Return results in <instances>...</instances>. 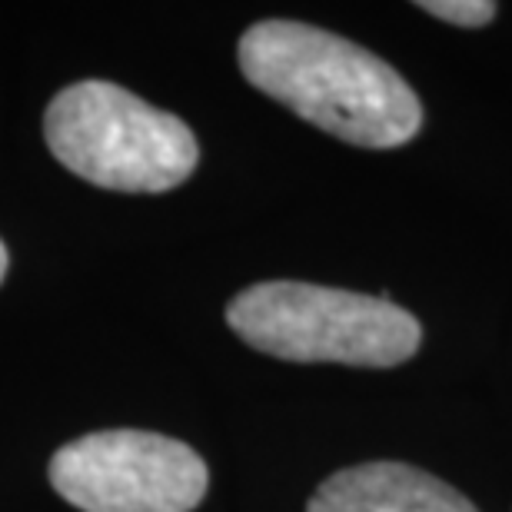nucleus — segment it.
Listing matches in <instances>:
<instances>
[{
  "label": "nucleus",
  "mask_w": 512,
  "mask_h": 512,
  "mask_svg": "<svg viewBox=\"0 0 512 512\" xmlns=\"http://www.w3.org/2000/svg\"><path fill=\"white\" fill-rule=\"evenodd\" d=\"M237 57L256 90L353 147L393 150L423 127L413 87L386 60L330 30L263 20L240 37Z\"/></svg>",
  "instance_id": "f257e3e1"
},
{
  "label": "nucleus",
  "mask_w": 512,
  "mask_h": 512,
  "mask_svg": "<svg viewBox=\"0 0 512 512\" xmlns=\"http://www.w3.org/2000/svg\"><path fill=\"white\" fill-rule=\"evenodd\" d=\"M230 330L253 350L290 363L386 370L413 360L423 326L386 296L296 280L256 283L227 306Z\"/></svg>",
  "instance_id": "f03ea898"
},
{
  "label": "nucleus",
  "mask_w": 512,
  "mask_h": 512,
  "mask_svg": "<svg viewBox=\"0 0 512 512\" xmlns=\"http://www.w3.org/2000/svg\"><path fill=\"white\" fill-rule=\"evenodd\" d=\"M50 153L80 180L120 193H163L197 170L200 147L180 117L107 80H80L50 100Z\"/></svg>",
  "instance_id": "7ed1b4c3"
},
{
  "label": "nucleus",
  "mask_w": 512,
  "mask_h": 512,
  "mask_svg": "<svg viewBox=\"0 0 512 512\" xmlns=\"http://www.w3.org/2000/svg\"><path fill=\"white\" fill-rule=\"evenodd\" d=\"M50 483L84 512H190L207 496V463L180 439L107 429L60 446Z\"/></svg>",
  "instance_id": "20e7f679"
},
{
  "label": "nucleus",
  "mask_w": 512,
  "mask_h": 512,
  "mask_svg": "<svg viewBox=\"0 0 512 512\" xmlns=\"http://www.w3.org/2000/svg\"><path fill=\"white\" fill-rule=\"evenodd\" d=\"M306 512H479L443 479L406 463H363L333 473Z\"/></svg>",
  "instance_id": "39448f33"
},
{
  "label": "nucleus",
  "mask_w": 512,
  "mask_h": 512,
  "mask_svg": "<svg viewBox=\"0 0 512 512\" xmlns=\"http://www.w3.org/2000/svg\"><path fill=\"white\" fill-rule=\"evenodd\" d=\"M419 10H426L429 17H439L456 27H483L496 17L499 7L493 0H423Z\"/></svg>",
  "instance_id": "423d86ee"
},
{
  "label": "nucleus",
  "mask_w": 512,
  "mask_h": 512,
  "mask_svg": "<svg viewBox=\"0 0 512 512\" xmlns=\"http://www.w3.org/2000/svg\"><path fill=\"white\" fill-rule=\"evenodd\" d=\"M4 273H7V250H4V243H0V280H4Z\"/></svg>",
  "instance_id": "0eeeda50"
}]
</instances>
